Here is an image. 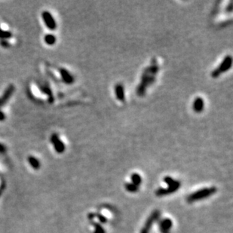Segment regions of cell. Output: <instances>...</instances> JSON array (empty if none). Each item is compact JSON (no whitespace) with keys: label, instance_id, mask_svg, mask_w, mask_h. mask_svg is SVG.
<instances>
[{"label":"cell","instance_id":"cell-1","mask_svg":"<svg viewBox=\"0 0 233 233\" xmlns=\"http://www.w3.org/2000/svg\"><path fill=\"white\" fill-rule=\"evenodd\" d=\"M217 189L215 186H212V187H207L204 188V189H201L199 190L195 191L192 194L189 195L187 197V201L189 203H193L195 201H197L201 199H206L211 196L212 195L215 194L217 192Z\"/></svg>","mask_w":233,"mask_h":233},{"label":"cell","instance_id":"cell-2","mask_svg":"<svg viewBox=\"0 0 233 233\" xmlns=\"http://www.w3.org/2000/svg\"><path fill=\"white\" fill-rule=\"evenodd\" d=\"M232 58L230 55H227L224 57V59L223 60L222 62L220 63V64L218 66L217 69H215L214 70H213V72L211 73V76H212L214 79L219 77L222 73L226 72L229 69H230V68L232 67Z\"/></svg>","mask_w":233,"mask_h":233},{"label":"cell","instance_id":"cell-3","mask_svg":"<svg viewBox=\"0 0 233 233\" xmlns=\"http://www.w3.org/2000/svg\"><path fill=\"white\" fill-rule=\"evenodd\" d=\"M159 217H160V211H159V210L153 211L152 214H151V215L148 217L147 219H146L144 226L142 228V229H141L140 233H149L153 223L157 220Z\"/></svg>","mask_w":233,"mask_h":233},{"label":"cell","instance_id":"cell-4","mask_svg":"<svg viewBox=\"0 0 233 233\" xmlns=\"http://www.w3.org/2000/svg\"><path fill=\"white\" fill-rule=\"evenodd\" d=\"M41 18H42L43 21H44L45 25L47 26L48 29L50 30H54L57 28V23L54 20V17L48 11H44L41 14Z\"/></svg>","mask_w":233,"mask_h":233},{"label":"cell","instance_id":"cell-5","mask_svg":"<svg viewBox=\"0 0 233 233\" xmlns=\"http://www.w3.org/2000/svg\"><path fill=\"white\" fill-rule=\"evenodd\" d=\"M51 143L53 144V146H54L56 152L59 153V154H61V153H63L65 151V149H66L65 144L63 143V141L60 139L59 136L55 134V133L51 134Z\"/></svg>","mask_w":233,"mask_h":233},{"label":"cell","instance_id":"cell-6","mask_svg":"<svg viewBox=\"0 0 233 233\" xmlns=\"http://www.w3.org/2000/svg\"><path fill=\"white\" fill-rule=\"evenodd\" d=\"M173 223L169 218H164L159 221V229L161 233H170V229L172 227Z\"/></svg>","mask_w":233,"mask_h":233},{"label":"cell","instance_id":"cell-7","mask_svg":"<svg viewBox=\"0 0 233 233\" xmlns=\"http://www.w3.org/2000/svg\"><path fill=\"white\" fill-rule=\"evenodd\" d=\"M115 94H116V99L120 102L125 101V92H124V86L121 83H118L115 86Z\"/></svg>","mask_w":233,"mask_h":233},{"label":"cell","instance_id":"cell-8","mask_svg":"<svg viewBox=\"0 0 233 233\" xmlns=\"http://www.w3.org/2000/svg\"><path fill=\"white\" fill-rule=\"evenodd\" d=\"M60 75H61L62 80L66 85H71L75 81V79L73 75L66 69H60Z\"/></svg>","mask_w":233,"mask_h":233},{"label":"cell","instance_id":"cell-9","mask_svg":"<svg viewBox=\"0 0 233 233\" xmlns=\"http://www.w3.org/2000/svg\"><path fill=\"white\" fill-rule=\"evenodd\" d=\"M204 101L201 97H198L193 101L192 109L193 111L196 113H200L204 110Z\"/></svg>","mask_w":233,"mask_h":233},{"label":"cell","instance_id":"cell-10","mask_svg":"<svg viewBox=\"0 0 233 233\" xmlns=\"http://www.w3.org/2000/svg\"><path fill=\"white\" fill-rule=\"evenodd\" d=\"M14 86L13 85H10L7 89H6V91H5L2 98H0V106H3V105L6 104V102L9 100V98L11 97V95L13 94V93H14Z\"/></svg>","mask_w":233,"mask_h":233},{"label":"cell","instance_id":"cell-11","mask_svg":"<svg viewBox=\"0 0 233 233\" xmlns=\"http://www.w3.org/2000/svg\"><path fill=\"white\" fill-rule=\"evenodd\" d=\"M178 188H174V187H168L166 189L164 188H159L156 190V195L158 197H161V196L168 195L172 194V193L177 192L178 190Z\"/></svg>","mask_w":233,"mask_h":233},{"label":"cell","instance_id":"cell-12","mask_svg":"<svg viewBox=\"0 0 233 233\" xmlns=\"http://www.w3.org/2000/svg\"><path fill=\"white\" fill-rule=\"evenodd\" d=\"M164 182L166 184H168V187H174V188H178L180 189V182L178 180H176L173 179L172 177H169V176H166L164 178Z\"/></svg>","mask_w":233,"mask_h":233},{"label":"cell","instance_id":"cell-13","mask_svg":"<svg viewBox=\"0 0 233 233\" xmlns=\"http://www.w3.org/2000/svg\"><path fill=\"white\" fill-rule=\"evenodd\" d=\"M44 41L45 42V44H47L48 45H54L56 43L57 39L54 35L47 34L45 36Z\"/></svg>","mask_w":233,"mask_h":233},{"label":"cell","instance_id":"cell-14","mask_svg":"<svg viewBox=\"0 0 233 233\" xmlns=\"http://www.w3.org/2000/svg\"><path fill=\"white\" fill-rule=\"evenodd\" d=\"M131 180H132V184L134 185L139 186L140 185L141 182H142V178H141L140 175L137 173H134V174H131Z\"/></svg>","mask_w":233,"mask_h":233},{"label":"cell","instance_id":"cell-15","mask_svg":"<svg viewBox=\"0 0 233 233\" xmlns=\"http://www.w3.org/2000/svg\"><path fill=\"white\" fill-rule=\"evenodd\" d=\"M91 225L95 228V230L93 233H106L105 232L104 228L103 227L101 223H98L97 222H94V221H91Z\"/></svg>","mask_w":233,"mask_h":233},{"label":"cell","instance_id":"cell-16","mask_svg":"<svg viewBox=\"0 0 233 233\" xmlns=\"http://www.w3.org/2000/svg\"><path fill=\"white\" fill-rule=\"evenodd\" d=\"M125 189L130 192H136L139 189V186L134 185L132 183H128L125 184Z\"/></svg>","mask_w":233,"mask_h":233},{"label":"cell","instance_id":"cell-17","mask_svg":"<svg viewBox=\"0 0 233 233\" xmlns=\"http://www.w3.org/2000/svg\"><path fill=\"white\" fill-rule=\"evenodd\" d=\"M11 36H12V33L10 32V31L3 30L2 29L0 28V39L5 40V39H9Z\"/></svg>","mask_w":233,"mask_h":233},{"label":"cell","instance_id":"cell-18","mask_svg":"<svg viewBox=\"0 0 233 233\" xmlns=\"http://www.w3.org/2000/svg\"><path fill=\"white\" fill-rule=\"evenodd\" d=\"M28 160H29L30 164V165L32 166L33 168H36V169L39 168V161H38L37 159H36V158L33 157V156H30L29 159H28Z\"/></svg>","mask_w":233,"mask_h":233},{"label":"cell","instance_id":"cell-19","mask_svg":"<svg viewBox=\"0 0 233 233\" xmlns=\"http://www.w3.org/2000/svg\"><path fill=\"white\" fill-rule=\"evenodd\" d=\"M95 217H97L98 219H99V221L101 223H106L107 222V219H106V217H105L104 215H103L102 214L96 213Z\"/></svg>","mask_w":233,"mask_h":233},{"label":"cell","instance_id":"cell-20","mask_svg":"<svg viewBox=\"0 0 233 233\" xmlns=\"http://www.w3.org/2000/svg\"><path fill=\"white\" fill-rule=\"evenodd\" d=\"M95 218V214L94 213H89V214H88V219H89L90 221H93V219Z\"/></svg>","mask_w":233,"mask_h":233},{"label":"cell","instance_id":"cell-21","mask_svg":"<svg viewBox=\"0 0 233 233\" xmlns=\"http://www.w3.org/2000/svg\"><path fill=\"white\" fill-rule=\"evenodd\" d=\"M6 119V115L2 111L0 110V121H2Z\"/></svg>","mask_w":233,"mask_h":233}]
</instances>
